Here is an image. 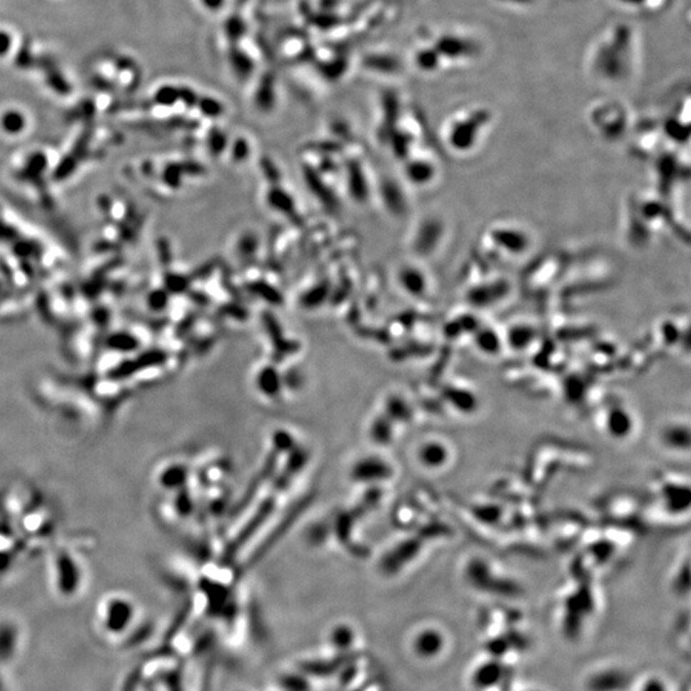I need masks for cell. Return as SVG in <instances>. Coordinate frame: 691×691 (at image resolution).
<instances>
[{
    "label": "cell",
    "mask_w": 691,
    "mask_h": 691,
    "mask_svg": "<svg viewBox=\"0 0 691 691\" xmlns=\"http://www.w3.org/2000/svg\"><path fill=\"white\" fill-rule=\"evenodd\" d=\"M16 635L17 634L14 632L12 626L3 625L0 627V658L1 660H6V657L12 655L14 647H16L14 644H17Z\"/></svg>",
    "instance_id": "obj_15"
},
{
    "label": "cell",
    "mask_w": 691,
    "mask_h": 691,
    "mask_svg": "<svg viewBox=\"0 0 691 691\" xmlns=\"http://www.w3.org/2000/svg\"><path fill=\"white\" fill-rule=\"evenodd\" d=\"M258 383H259L260 390H264L268 395L277 393L278 387H279V377L277 371L273 368H266L264 370L260 371Z\"/></svg>",
    "instance_id": "obj_16"
},
{
    "label": "cell",
    "mask_w": 691,
    "mask_h": 691,
    "mask_svg": "<svg viewBox=\"0 0 691 691\" xmlns=\"http://www.w3.org/2000/svg\"><path fill=\"white\" fill-rule=\"evenodd\" d=\"M382 196L383 200L385 201V204L388 206V209L395 211V213L402 211V209H403V198H402V193L398 188V186H395L393 182L383 183Z\"/></svg>",
    "instance_id": "obj_14"
},
{
    "label": "cell",
    "mask_w": 691,
    "mask_h": 691,
    "mask_svg": "<svg viewBox=\"0 0 691 691\" xmlns=\"http://www.w3.org/2000/svg\"><path fill=\"white\" fill-rule=\"evenodd\" d=\"M258 247V238L253 235H243L238 242V250L243 255L253 253Z\"/></svg>",
    "instance_id": "obj_19"
},
{
    "label": "cell",
    "mask_w": 691,
    "mask_h": 691,
    "mask_svg": "<svg viewBox=\"0 0 691 691\" xmlns=\"http://www.w3.org/2000/svg\"><path fill=\"white\" fill-rule=\"evenodd\" d=\"M442 235V227L438 222L426 221L421 224V228L418 232V237L415 240V247L419 253H430L434 245H437Z\"/></svg>",
    "instance_id": "obj_8"
},
{
    "label": "cell",
    "mask_w": 691,
    "mask_h": 691,
    "mask_svg": "<svg viewBox=\"0 0 691 691\" xmlns=\"http://www.w3.org/2000/svg\"><path fill=\"white\" fill-rule=\"evenodd\" d=\"M438 443L424 445L421 448V450H420L421 461L426 463V465H429V466H435V468L440 466V465L445 463V460L447 458V452Z\"/></svg>",
    "instance_id": "obj_13"
},
{
    "label": "cell",
    "mask_w": 691,
    "mask_h": 691,
    "mask_svg": "<svg viewBox=\"0 0 691 691\" xmlns=\"http://www.w3.org/2000/svg\"><path fill=\"white\" fill-rule=\"evenodd\" d=\"M435 166L428 161H413L406 164L405 174L416 186H425L435 178Z\"/></svg>",
    "instance_id": "obj_9"
},
{
    "label": "cell",
    "mask_w": 691,
    "mask_h": 691,
    "mask_svg": "<svg viewBox=\"0 0 691 691\" xmlns=\"http://www.w3.org/2000/svg\"><path fill=\"white\" fill-rule=\"evenodd\" d=\"M502 666L498 662H489L480 665L473 675V682L479 689H489L493 687L494 684H498L502 679Z\"/></svg>",
    "instance_id": "obj_10"
},
{
    "label": "cell",
    "mask_w": 691,
    "mask_h": 691,
    "mask_svg": "<svg viewBox=\"0 0 691 691\" xmlns=\"http://www.w3.org/2000/svg\"><path fill=\"white\" fill-rule=\"evenodd\" d=\"M489 113L482 109L460 111L450 119V127L447 130L448 145L458 153L475 148L483 136V131L489 124Z\"/></svg>",
    "instance_id": "obj_2"
},
{
    "label": "cell",
    "mask_w": 691,
    "mask_h": 691,
    "mask_svg": "<svg viewBox=\"0 0 691 691\" xmlns=\"http://www.w3.org/2000/svg\"><path fill=\"white\" fill-rule=\"evenodd\" d=\"M135 616L132 602L124 597L111 598L103 610V623L111 634H121L130 626Z\"/></svg>",
    "instance_id": "obj_5"
},
{
    "label": "cell",
    "mask_w": 691,
    "mask_h": 691,
    "mask_svg": "<svg viewBox=\"0 0 691 691\" xmlns=\"http://www.w3.org/2000/svg\"><path fill=\"white\" fill-rule=\"evenodd\" d=\"M398 282L402 290L410 296L423 297L428 290V279L423 271L414 266H405L398 272Z\"/></svg>",
    "instance_id": "obj_7"
},
{
    "label": "cell",
    "mask_w": 691,
    "mask_h": 691,
    "mask_svg": "<svg viewBox=\"0 0 691 691\" xmlns=\"http://www.w3.org/2000/svg\"><path fill=\"white\" fill-rule=\"evenodd\" d=\"M268 203L273 209L278 210L281 213H286V214H290L291 211H293V205H295L293 198H291L290 193H287L281 188H273L269 191Z\"/></svg>",
    "instance_id": "obj_12"
},
{
    "label": "cell",
    "mask_w": 691,
    "mask_h": 691,
    "mask_svg": "<svg viewBox=\"0 0 691 691\" xmlns=\"http://www.w3.org/2000/svg\"><path fill=\"white\" fill-rule=\"evenodd\" d=\"M611 31L603 37L594 51L592 69L605 80L617 81L626 77L631 71L634 37L631 30L622 26Z\"/></svg>",
    "instance_id": "obj_1"
},
{
    "label": "cell",
    "mask_w": 691,
    "mask_h": 691,
    "mask_svg": "<svg viewBox=\"0 0 691 691\" xmlns=\"http://www.w3.org/2000/svg\"><path fill=\"white\" fill-rule=\"evenodd\" d=\"M414 647L416 653L421 658H435L445 650V636L438 630H423L416 636Z\"/></svg>",
    "instance_id": "obj_6"
},
{
    "label": "cell",
    "mask_w": 691,
    "mask_h": 691,
    "mask_svg": "<svg viewBox=\"0 0 691 691\" xmlns=\"http://www.w3.org/2000/svg\"><path fill=\"white\" fill-rule=\"evenodd\" d=\"M500 3H505L507 6H530L535 0H497Z\"/></svg>",
    "instance_id": "obj_20"
},
{
    "label": "cell",
    "mask_w": 691,
    "mask_h": 691,
    "mask_svg": "<svg viewBox=\"0 0 691 691\" xmlns=\"http://www.w3.org/2000/svg\"><path fill=\"white\" fill-rule=\"evenodd\" d=\"M489 237H492V243L497 245L494 246L495 248L508 255H523L530 247L529 235L521 227L511 223L498 224L495 228L490 229Z\"/></svg>",
    "instance_id": "obj_3"
},
{
    "label": "cell",
    "mask_w": 691,
    "mask_h": 691,
    "mask_svg": "<svg viewBox=\"0 0 691 691\" xmlns=\"http://www.w3.org/2000/svg\"><path fill=\"white\" fill-rule=\"evenodd\" d=\"M637 691H670L668 686L663 680L658 676H650L648 679L644 680L642 685L639 686Z\"/></svg>",
    "instance_id": "obj_17"
},
{
    "label": "cell",
    "mask_w": 691,
    "mask_h": 691,
    "mask_svg": "<svg viewBox=\"0 0 691 691\" xmlns=\"http://www.w3.org/2000/svg\"><path fill=\"white\" fill-rule=\"evenodd\" d=\"M631 684L629 671L620 667L598 668L585 680L587 691H625Z\"/></svg>",
    "instance_id": "obj_4"
},
{
    "label": "cell",
    "mask_w": 691,
    "mask_h": 691,
    "mask_svg": "<svg viewBox=\"0 0 691 691\" xmlns=\"http://www.w3.org/2000/svg\"><path fill=\"white\" fill-rule=\"evenodd\" d=\"M348 188L351 192L352 198H356L358 201H363L368 198V183L363 174L361 168L358 164H350L348 168Z\"/></svg>",
    "instance_id": "obj_11"
},
{
    "label": "cell",
    "mask_w": 691,
    "mask_h": 691,
    "mask_svg": "<svg viewBox=\"0 0 691 691\" xmlns=\"http://www.w3.org/2000/svg\"><path fill=\"white\" fill-rule=\"evenodd\" d=\"M327 296V291H326V287H316L314 290L310 291L306 293V296L303 297V303L306 306H316L319 305L321 301H324V298Z\"/></svg>",
    "instance_id": "obj_18"
}]
</instances>
